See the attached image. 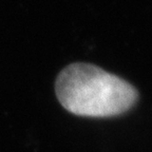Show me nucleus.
<instances>
[{"instance_id": "nucleus-1", "label": "nucleus", "mask_w": 152, "mask_h": 152, "mask_svg": "<svg viewBox=\"0 0 152 152\" xmlns=\"http://www.w3.org/2000/svg\"><path fill=\"white\" fill-rule=\"evenodd\" d=\"M55 93L66 110L88 117L118 115L132 108L138 97L128 81L85 62L71 64L59 72Z\"/></svg>"}]
</instances>
